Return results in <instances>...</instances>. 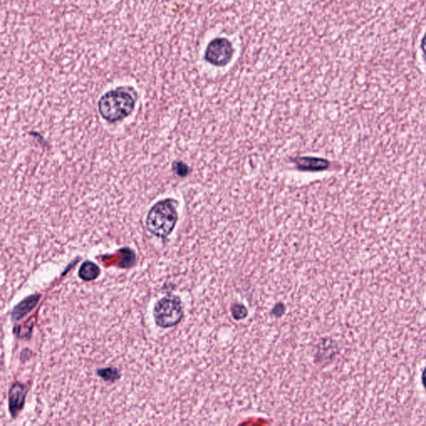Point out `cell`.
I'll return each mask as SVG.
<instances>
[{
	"label": "cell",
	"mask_w": 426,
	"mask_h": 426,
	"mask_svg": "<svg viewBox=\"0 0 426 426\" xmlns=\"http://www.w3.org/2000/svg\"><path fill=\"white\" fill-rule=\"evenodd\" d=\"M135 100L127 90L117 88L104 93L99 102V110L103 119L116 123L134 112Z\"/></svg>",
	"instance_id": "obj_1"
},
{
	"label": "cell",
	"mask_w": 426,
	"mask_h": 426,
	"mask_svg": "<svg viewBox=\"0 0 426 426\" xmlns=\"http://www.w3.org/2000/svg\"><path fill=\"white\" fill-rule=\"evenodd\" d=\"M178 222V213L174 203L163 200L156 203L147 213L146 228L152 235L165 238L169 236Z\"/></svg>",
	"instance_id": "obj_2"
},
{
	"label": "cell",
	"mask_w": 426,
	"mask_h": 426,
	"mask_svg": "<svg viewBox=\"0 0 426 426\" xmlns=\"http://www.w3.org/2000/svg\"><path fill=\"white\" fill-rule=\"evenodd\" d=\"M185 311L178 296H167L156 303L154 316L157 325L167 328L177 326L181 322Z\"/></svg>",
	"instance_id": "obj_3"
},
{
	"label": "cell",
	"mask_w": 426,
	"mask_h": 426,
	"mask_svg": "<svg viewBox=\"0 0 426 426\" xmlns=\"http://www.w3.org/2000/svg\"><path fill=\"white\" fill-rule=\"evenodd\" d=\"M233 56L232 43L224 38H215L211 41L205 51V60L219 68L228 65Z\"/></svg>",
	"instance_id": "obj_4"
},
{
	"label": "cell",
	"mask_w": 426,
	"mask_h": 426,
	"mask_svg": "<svg viewBox=\"0 0 426 426\" xmlns=\"http://www.w3.org/2000/svg\"><path fill=\"white\" fill-rule=\"evenodd\" d=\"M26 397L25 386L21 383H15L10 390L9 405L12 416H16L25 405Z\"/></svg>",
	"instance_id": "obj_5"
},
{
	"label": "cell",
	"mask_w": 426,
	"mask_h": 426,
	"mask_svg": "<svg viewBox=\"0 0 426 426\" xmlns=\"http://www.w3.org/2000/svg\"><path fill=\"white\" fill-rule=\"evenodd\" d=\"M295 163L300 169L306 171H322L329 167V163L322 158H298Z\"/></svg>",
	"instance_id": "obj_6"
},
{
	"label": "cell",
	"mask_w": 426,
	"mask_h": 426,
	"mask_svg": "<svg viewBox=\"0 0 426 426\" xmlns=\"http://www.w3.org/2000/svg\"><path fill=\"white\" fill-rule=\"evenodd\" d=\"M40 298V296L34 295L30 296L29 298L23 300V302L15 307L13 311H12V319L19 320L28 314L29 312L32 311L34 307L36 306Z\"/></svg>",
	"instance_id": "obj_7"
},
{
	"label": "cell",
	"mask_w": 426,
	"mask_h": 426,
	"mask_svg": "<svg viewBox=\"0 0 426 426\" xmlns=\"http://www.w3.org/2000/svg\"><path fill=\"white\" fill-rule=\"evenodd\" d=\"M100 274V269L92 261H85L80 269V276L84 281L95 280Z\"/></svg>",
	"instance_id": "obj_8"
},
{
	"label": "cell",
	"mask_w": 426,
	"mask_h": 426,
	"mask_svg": "<svg viewBox=\"0 0 426 426\" xmlns=\"http://www.w3.org/2000/svg\"><path fill=\"white\" fill-rule=\"evenodd\" d=\"M230 312H232L233 318L238 320L245 319L248 315L247 307L241 304L233 305V307H230Z\"/></svg>",
	"instance_id": "obj_9"
},
{
	"label": "cell",
	"mask_w": 426,
	"mask_h": 426,
	"mask_svg": "<svg viewBox=\"0 0 426 426\" xmlns=\"http://www.w3.org/2000/svg\"><path fill=\"white\" fill-rule=\"evenodd\" d=\"M104 374H102V377L106 379V380H113V379L118 378L119 376H116V370L113 369H108L104 370Z\"/></svg>",
	"instance_id": "obj_10"
},
{
	"label": "cell",
	"mask_w": 426,
	"mask_h": 426,
	"mask_svg": "<svg viewBox=\"0 0 426 426\" xmlns=\"http://www.w3.org/2000/svg\"><path fill=\"white\" fill-rule=\"evenodd\" d=\"M174 169L176 173H177L180 176H185L187 174V167L181 163H178L177 165L175 166Z\"/></svg>",
	"instance_id": "obj_11"
},
{
	"label": "cell",
	"mask_w": 426,
	"mask_h": 426,
	"mask_svg": "<svg viewBox=\"0 0 426 426\" xmlns=\"http://www.w3.org/2000/svg\"><path fill=\"white\" fill-rule=\"evenodd\" d=\"M421 48L422 53H423L424 56L426 57V32L423 38H422Z\"/></svg>",
	"instance_id": "obj_12"
},
{
	"label": "cell",
	"mask_w": 426,
	"mask_h": 426,
	"mask_svg": "<svg viewBox=\"0 0 426 426\" xmlns=\"http://www.w3.org/2000/svg\"><path fill=\"white\" fill-rule=\"evenodd\" d=\"M422 384H423L426 390V367L423 370V373H422Z\"/></svg>",
	"instance_id": "obj_13"
}]
</instances>
